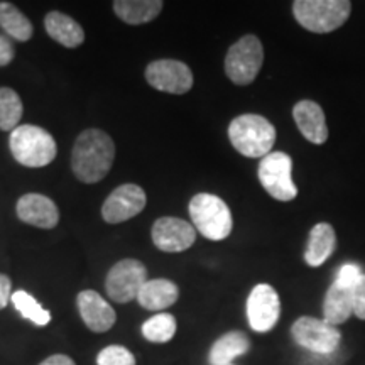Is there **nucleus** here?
I'll return each mask as SVG.
<instances>
[{
	"instance_id": "obj_1",
	"label": "nucleus",
	"mask_w": 365,
	"mask_h": 365,
	"mask_svg": "<svg viewBox=\"0 0 365 365\" xmlns=\"http://www.w3.org/2000/svg\"><path fill=\"white\" fill-rule=\"evenodd\" d=\"M115 159V144L107 132L86 129L76 139L71 150V168L81 182L93 185L103 180Z\"/></svg>"
},
{
	"instance_id": "obj_2",
	"label": "nucleus",
	"mask_w": 365,
	"mask_h": 365,
	"mask_svg": "<svg viewBox=\"0 0 365 365\" xmlns=\"http://www.w3.org/2000/svg\"><path fill=\"white\" fill-rule=\"evenodd\" d=\"M228 137L242 156L266 158L276 143V129L266 117L244 113L230 122Z\"/></svg>"
},
{
	"instance_id": "obj_3",
	"label": "nucleus",
	"mask_w": 365,
	"mask_h": 365,
	"mask_svg": "<svg viewBox=\"0 0 365 365\" xmlns=\"http://www.w3.org/2000/svg\"><path fill=\"white\" fill-rule=\"evenodd\" d=\"M12 156L26 168H44L54 161L58 145L48 130L38 125H19L9 139Z\"/></svg>"
},
{
	"instance_id": "obj_4",
	"label": "nucleus",
	"mask_w": 365,
	"mask_h": 365,
	"mask_svg": "<svg viewBox=\"0 0 365 365\" xmlns=\"http://www.w3.org/2000/svg\"><path fill=\"white\" fill-rule=\"evenodd\" d=\"M352 12L349 0H296L293 14L304 29L317 34L336 31L346 22Z\"/></svg>"
},
{
	"instance_id": "obj_5",
	"label": "nucleus",
	"mask_w": 365,
	"mask_h": 365,
	"mask_svg": "<svg viewBox=\"0 0 365 365\" xmlns=\"http://www.w3.org/2000/svg\"><path fill=\"white\" fill-rule=\"evenodd\" d=\"M190 217L196 230L208 240L227 239L234 227L228 205L210 193H198L191 198Z\"/></svg>"
},
{
	"instance_id": "obj_6",
	"label": "nucleus",
	"mask_w": 365,
	"mask_h": 365,
	"mask_svg": "<svg viewBox=\"0 0 365 365\" xmlns=\"http://www.w3.org/2000/svg\"><path fill=\"white\" fill-rule=\"evenodd\" d=\"M264 63L261 39L254 34L240 38L225 56V73L235 85H249L257 78Z\"/></svg>"
},
{
	"instance_id": "obj_7",
	"label": "nucleus",
	"mask_w": 365,
	"mask_h": 365,
	"mask_svg": "<svg viewBox=\"0 0 365 365\" xmlns=\"http://www.w3.org/2000/svg\"><path fill=\"white\" fill-rule=\"evenodd\" d=\"M293 161L286 153H269L259 164V181L262 188L279 202H291L298 196L293 181Z\"/></svg>"
},
{
	"instance_id": "obj_8",
	"label": "nucleus",
	"mask_w": 365,
	"mask_h": 365,
	"mask_svg": "<svg viewBox=\"0 0 365 365\" xmlns=\"http://www.w3.org/2000/svg\"><path fill=\"white\" fill-rule=\"evenodd\" d=\"M148 282V269L137 259H124L113 264L105 279L108 298L115 303H129L137 299V294Z\"/></svg>"
},
{
	"instance_id": "obj_9",
	"label": "nucleus",
	"mask_w": 365,
	"mask_h": 365,
	"mask_svg": "<svg viewBox=\"0 0 365 365\" xmlns=\"http://www.w3.org/2000/svg\"><path fill=\"white\" fill-rule=\"evenodd\" d=\"M291 335L303 349L317 354H331L339 349L341 335L339 328L327 323L325 319L301 317L291 327Z\"/></svg>"
},
{
	"instance_id": "obj_10",
	"label": "nucleus",
	"mask_w": 365,
	"mask_h": 365,
	"mask_svg": "<svg viewBox=\"0 0 365 365\" xmlns=\"http://www.w3.org/2000/svg\"><path fill=\"white\" fill-rule=\"evenodd\" d=\"M145 80L159 91L182 95L193 86V73L188 65L178 59H158L145 68Z\"/></svg>"
},
{
	"instance_id": "obj_11",
	"label": "nucleus",
	"mask_w": 365,
	"mask_h": 365,
	"mask_svg": "<svg viewBox=\"0 0 365 365\" xmlns=\"http://www.w3.org/2000/svg\"><path fill=\"white\" fill-rule=\"evenodd\" d=\"M148 203V196L140 186L134 182H127V185L118 186L108 195L102 207V217L107 223L117 225V223H124L145 208Z\"/></svg>"
},
{
	"instance_id": "obj_12",
	"label": "nucleus",
	"mask_w": 365,
	"mask_h": 365,
	"mask_svg": "<svg viewBox=\"0 0 365 365\" xmlns=\"http://www.w3.org/2000/svg\"><path fill=\"white\" fill-rule=\"evenodd\" d=\"M281 317V301L276 289L269 284H257L247 299L249 325L254 331L266 333L276 327Z\"/></svg>"
},
{
	"instance_id": "obj_13",
	"label": "nucleus",
	"mask_w": 365,
	"mask_h": 365,
	"mask_svg": "<svg viewBox=\"0 0 365 365\" xmlns=\"http://www.w3.org/2000/svg\"><path fill=\"white\" fill-rule=\"evenodd\" d=\"M196 240L195 227L176 217H163L153 225V242L163 252H182Z\"/></svg>"
},
{
	"instance_id": "obj_14",
	"label": "nucleus",
	"mask_w": 365,
	"mask_h": 365,
	"mask_svg": "<svg viewBox=\"0 0 365 365\" xmlns=\"http://www.w3.org/2000/svg\"><path fill=\"white\" fill-rule=\"evenodd\" d=\"M16 212L22 222L38 228H54L59 223V210L56 203L39 193L21 196Z\"/></svg>"
},
{
	"instance_id": "obj_15",
	"label": "nucleus",
	"mask_w": 365,
	"mask_h": 365,
	"mask_svg": "<svg viewBox=\"0 0 365 365\" xmlns=\"http://www.w3.org/2000/svg\"><path fill=\"white\" fill-rule=\"evenodd\" d=\"M76 303H78V312L81 314V319H83V323L91 331L103 333L108 331L113 325H115V312H113V308L97 293V291H81Z\"/></svg>"
},
{
	"instance_id": "obj_16",
	"label": "nucleus",
	"mask_w": 365,
	"mask_h": 365,
	"mask_svg": "<svg viewBox=\"0 0 365 365\" xmlns=\"http://www.w3.org/2000/svg\"><path fill=\"white\" fill-rule=\"evenodd\" d=\"M293 117L296 125L304 139L313 144H325L328 139V127L323 108L313 100H301L294 105Z\"/></svg>"
},
{
	"instance_id": "obj_17",
	"label": "nucleus",
	"mask_w": 365,
	"mask_h": 365,
	"mask_svg": "<svg viewBox=\"0 0 365 365\" xmlns=\"http://www.w3.org/2000/svg\"><path fill=\"white\" fill-rule=\"evenodd\" d=\"M44 27L49 38L56 43L63 44L65 48H78L85 41V31L73 17L63 12H49L44 17Z\"/></svg>"
},
{
	"instance_id": "obj_18",
	"label": "nucleus",
	"mask_w": 365,
	"mask_h": 365,
	"mask_svg": "<svg viewBox=\"0 0 365 365\" xmlns=\"http://www.w3.org/2000/svg\"><path fill=\"white\" fill-rule=\"evenodd\" d=\"M180 298V289L173 281L150 279L143 286L137 294V301L144 309L149 312H161L170 308Z\"/></svg>"
},
{
	"instance_id": "obj_19",
	"label": "nucleus",
	"mask_w": 365,
	"mask_h": 365,
	"mask_svg": "<svg viewBox=\"0 0 365 365\" xmlns=\"http://www.w3.org/2000/svg\"><path fill=\"white\" fill-rule=\"evenodd\" d=\"M336 245V237L335 230L330 223H317L309 232L308 239V247L304 252V261L308 266L318 267L330 257Z\"/></svg>"
},
{
	"instance_id": "obj_20",
	"label": "nucleus",
	"mask_w": 365,
	"mask_h": 365,
	"mask_svg": "<svg viewBox=\"0 0 365 365\" xmlns=\"http://www.w3.org/2000/svg\"><path fill=\"white\" fill-rule=\"evenodd\" d=\"M164 4L161 0H117L113 2V12L125 24H148L161 14Z\"/></svg>"
},
{
	"instance_id": "obj_21",
	"label": "nucleus",
	"mask_w": 365,
	"mask_h": 365,
	"mask_svg": "<svg viewBox=\"0 0 365 365\" xmlns=\"http://www.w3.org/2000/svg\"><path fill=\"white\" fill-rule=\"evenodd\" d=\"M354 314L352 291L333 282L323 301V319L333 327L345 323Z\"/></svg>"
},
{
	"instance_id": "obj_22",
	"label": "nucleus",
	"mask_w": 365,
	"mask_h": 365,
	"mask_svg": "<svg viewBox=\"0 0 365 365\" xmlns=\"http://www.w3.org/2000/svg\"><path fill=\"white\" fill-rule=\"evenodd\" d=\"M250 349V340L244 331H228L220 336L210 350V364L230 365L235 357H240Z\"/></svg>"
},
{
	"instance_id": "obj_23",
	"label": "nucleus",
	"mask_w": 365,
	"mask_h": 365,
	"mask_svg": "<svg viewBox=\"0 0 365 365\" xmlns=\"http://www.w3.org/2000/svg\"><path fill=\"white\" fill-rule=\"evenodd\" d=\"M0 27H2L11 38L17 41H29L33 38V24L11 2H0Z\"/></svg>"
},
{
	"instance_id": "obj_24",
	"label": "nucleus",
	"mask_w": 365,
	"mask_h": 365,
	"mask_svg": "<svg viewBox=\"0 0 365 365\" xmlns=\"http://www.w3.org/2000/svg\"><path fill=\"white\" fill-rule=\"evenodd\" d=\"M24 105L17 91L0 86V130H14L19 127Z\"/></svg>"
},
{
	"instance_id": "obj_25",
	"label": "nucleus",
	"mask_w": 365,
	"mask_h": 365,
	"mask_svg": "<svg viewBox=\"0 0 365 365\" xmlns=\"http://www.w3.org/2000/svg\"><path fill=\"white\" fill-rule=\"evenodd\" d=\"M143 335L153 344H168L176 335V318L170 313H158L143 325Z\"/></svg>"
},
{
	"instance_id": "obj_26",
	"label": "nucleus",
	"mask_w": 365,
	"mask_h": 365,
	"mask_svg": "<svg viewBox=\"0 0 365 365\" xmlns=\"http://www.w3.org/2000/svg\"><path fill=\"white\" fill-rule=\"evenodd\" d=\"M12 303L17 312H19L24 318L31 319L34 325L44 327L51 322V313L46 312L38 301H36L29 293H26V291H16V293L12 294Z\"/></svg>"
},
{
	"instance_id": "obj_27",
	"label": "nucleus",
	"mask_w": 365,
	"mask_h": 365,
	"mask_svg": "<svg viewBox=\"0 0 365 365\" xmlns=\"http://www.w3.org/2000/svg\"><path fill=\"white\" fill-rule=\"evenodd\" d=\"M97 365H135V357L125 346L108 345L98 354Z\"/></svg>"
},
{
	"instance_id": "obj_28",
	"label": "nucleus",
	"mask_w": 365,
	"mask_h": 365,
	"mask_svg": "<svg viewBox=\"0 0 365 365\" xmlns=\"http://www.w3.org/2000/svg\"><path fill=\"white\" fill-rule=\"evenodd\" d=\"M362 276L364 274L360 271L359 266H355V264H345V266H341L339 271V276H336L335 282L341 287H346V289H352Z\"/></svg>"
},
{
	"instance_id": "obj_29",
	"label": "nucleus",
	"mask_w": 365,
	"mask_h": 365,
	"mask_svg": "<svg viewBox=\"0 0 365 365\" xmlns=\"http://www.w3.org/2000/svg\"><path fill=\"white\" fill-rule=\"evenodd\" d=\"M350 291H352L354 314L360 319H365V274Z\"/></svg>"
},
{
	"instance_id": "obj_30",
	"label": "nucleus",
	"mask_w": 365,
	"mask_h": 365,
	"mask_svg": "<svg viewBox=\"0 0 365 365\" xmlns=\"http://www.w3.org/2000/svg\"><path fill=\"white\" fill-rule=\"evenodd\" d=\"M14 54H16V51H14L11 41L6 36L0 34V66H7L14 59Z\"/></svg>"
},
{
	"instance_id": "obj_31",
	"label": "nucleus",
	"mask_w": 365,
	"mask_h": 365,
	"mask_svg": "<svg viewBox=\"0 0 365 365\" xmlns=\"http://www.w3.org/2000/svg\"><path fill=\"white\" fill-rule=\"evenodd\" d=\"M11 289H12L11 279H9L6 274H0V309L6 308L9 299H12Z\"/></svg>"
},
{
	"instance_id": "obj_32",
	"label": "nucleus",
	"mask_w": 365,
	"mask_h": 365,
	"mask_svg": "<svg viewBox=\"0 0 365 365\" xmlns=\"http://www.w3.org/2000/svg\"><path fill=\"white\" fill-rule=\"evenodd\" d=\"M39 365H76V364H75V360H73L71 357H68V355L58 354V355H51V357L44 359Z\"/></svg>"
},
{
	"instance_id": "obj_33",
	"label": "nucleus",
	"mask_w": 365,
	"mask_h": 365,
	"mask_svg": "<svg viewBox=\"0 0 365 365\" xmlns=\"http://www.w3.org/2000/svg\"><path fill=\"white\" fill-rule=\"evenodd\" d=\"M230 365H232V364H230Z\"/></svg>"
}]
</instances>
